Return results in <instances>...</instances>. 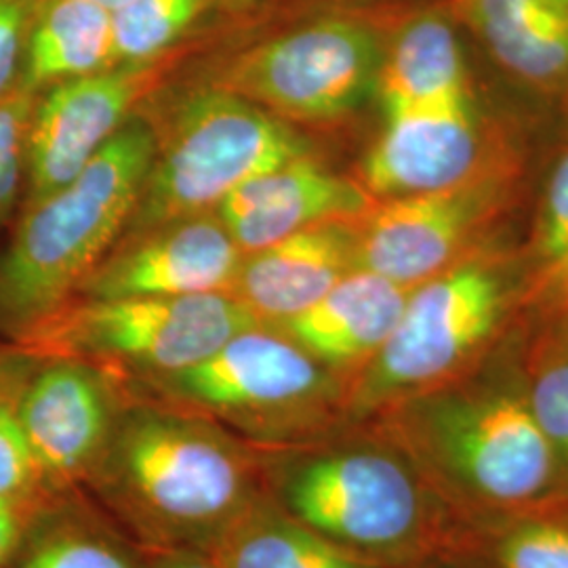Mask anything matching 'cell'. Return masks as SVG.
<instances>
[{"instance_id":"obj_1","label":"cell","mask_w":568,"mask_h":568,"mask_svg":"<svg viewBox=\"0 0 568 568\" xmlns=\"http://www.w3.org/2000/svg\"><path fill=\"white\" fill-rule=\"evenodd\" d=\"M478 368L365 424L405 450L464 525L565 508L568 471L530 410L520 365L487 377Z\"/></svg>"},{"instance_id":"obj_2","label":"cell","mask_w":568,"mask_h":568,"mask_svg":"<svg viewBox=\"0 0 568 568\" xmlns=\"http://www.w3.org/2000/svg\"><path fill=\"white\" fill-rule=\"evenodd\" d=\"M265 495L335 546L392 568L450 554L464 523L403 448L371 424L262 450Z\"/></svg>"},{"instance_id":"obj_3","label":"cell","mask_w":568,"mask_h":568,"mask_svg":"<svg viewBox=\"0 0 568 568\" xmlns=\"http://www.w3.org/2000/svg\"><path fill=\"white\" fill-rule=\"evenodd\" d=\"M91 483L143 544L206 551L264 493L262 450L224 427L171 410H138L114 426Z\"/></svg>"},{"instance_id":"obj_4","label":"cell","mask_w":568,"mask_h":568,"mask_svg":"<svg viewBox=\"0 0 568 568\" xmlns=\"http://www.w3.org/2000/svg\"><path fill=\"white\" fill-rule=\"evenodd\" d=\"M156 133L129 121L72 182L28 204L0 262V307L26 326L68 304L133 217Z\"/></svg>"},{"instance_id":"obj_5","label":"cell","mask_w":568,"mask_h":568,"mask_svg":"<svg viewBox=\"0 0 568 568\" xmlns=\"http://www.w3.org/2000/svg\"><path fill=\"white\" fill-rule=\"evenodd\" d=\"M335 2L272 16V28L225 58L209 87L284 122L339 121L375 93L387 13Z\"/></svg>"},{"instance_id":"obj_6","label":"cell","mask_w":568,"mask_h":568,"mask_svg":"<svg viewBox=\"0 0 568 568\" xmlns=\"http://www.w3.org/2000/svg\"><path fill=\"white\" fill-rule=\"evenodd\" d=\"M520 297L508 272L485 257H466L413 286L386 344L345 379V424H365L483 365Z\"/></svg>"},{"instance_id":"obj_7","label":"cell","mask_w":568,"mask_h":568,"mask_svg":"<svg viewBox=\"0 0 568 568\" xmlns=\"http://www.w3.org/2000/svg\"><path fill=\"white\" fill-rule=\"evenodd\" d=\"M192 413L260 450L318 440L345 424V379L272 326L236 333L201 363L154 377Z\"/></svg>"},{"instance_id":"obj_8","label":"cell","mask_w":568,"mask_h":568,"mask_svg":"<svg viewBox=\"0 0 568 568\" xmlns=\"http://www.w3.org/2000/svg\"><path fill=\"white\" fill-rule=\"evenodd\" d=\"M288 122L215 87L180 105L143 185L133 232L204 215L239 185L307 156Z\"/></svg>"},{"instance_id":"obj_9","label":"cell","mask_w":568,"mask_h":568,"mask_svg":"<svg viewBox=\"0 0 568 568\" xmlns=\"http://www.w3.org/2000/svg\"><path fill=\"white\" fill-rule=\"evenodd\" d=\"M262 325L234 295L112 297L61 305L26 326L34 349L103 358L163 377L201 363L244 328Z\"/></svg>"},{"instance_id":"obj_10","label":"cell","mask_w":568,"mask_h":568,"mask_svg":"<svg viewBox=\"0 0 568 568\" xmlns=\"http://www.w3.org/2000/svg\"><path fill=\"white\" fill-rule=\"evenodd\" d=\"M508 196L509 173L497 163L445 190L375 201L354 220V270L413 288L466 260Z\"/></svg>"},{"instance_id":"obj_11","label":"cell","mask_w":568,"mask_h":568,"mask_svg":"<svg viewBox=\"0 0 568 568\" xmlns=\"http://www.w3.org/2000/svg\"><path fill=\"white\" fill-rule=\"evenodd\" d=\"M175 53L152 63H121L42 89L47 93L34 103L28 129V204L72 182L91 163L129 122L145 91L161 81Z\"/></svg>"},{"instance_id":"obj_12","label":"cell","mask_w":568,"mask_h":568,"mask_svg":"<svg viewBox=\"0 0 568 568\" xmlns=\"http://www.w3.org/2000/svg\"><path fill=\"white\" fill-rule=\"evenodd\" d=\"M244 253L222 220L196 215L135 234L81 284L84 300L230 293Z\"/></svg>"},{"instance_id":"obj_13","label":"cell","mask_w":568,"mask_h":568,"mask_svg":"<svg viewBox=\"0 0 568 568\" xmlns=\"http://www.w3.org/2000/svg\"><path fill=\"white\" fill-rule=\"evenodd\" d=\"M474 102L427 105L387 116L361 166V185L375 201L426 194L490 169Z\"/></svg>"},{"instance_id":"obj_14","label":"cell","mask_w":568,"mask_h":568,"mask_svg":"<svg viewBox=\"0 0 568 568\" xmlns=\"http://www.w3.org/2000/svg\"><path fill=\"white\" fill-rule=\"evenodd\" d=\"M18 413L42 480L51 485L89 478L116 426L102 382L74 358L34 371L18 396Z\"/></svg>"},{"instance_id":"obj_15","label":"cell","mask_w":568,"mask_h":568,"mask_svg":"<svg viewBox=\"0 0 568 568\" xmlns=\"http://www.w3.org/2000/svg\"><path fill=\"white\" fill-rule=\"evenodd\" d=\"M464 26L450 0L413 2L387 13L375 93L384 116L474 102Z\"/></svg>"},{"instance_id":"obj_16","label":"cell","mask_w":568,"mask_h":568,"mask_svg":"<svg viewBox=\"0 0 568 568\" xmlns=\"http://www.w3.org/2000/svg\"><path fill=\"white\" fill-rule=\"evenodd\" d=\"M373 203L361 183L331 173L307 154L239 185L215 211L246 255L305 227L358 217Z\"/></svg>"},{"instance_id":"obj_17","label":"cell","mask_w":568,"mask_h":568,"mask_svg":"<svg viewBox=\"0 0 568 568\" xmlns=\"http://www.w3.org/2000/svg\"><path fill=\"white\" fill-rule=\"evenodd\" d=\"M354 220L312 225L246 253L230 295L265 326L302 314L354 270Z\"/></svg>"},{"instance_id":"obj_18","label":"cell","mask_w":568,"mask_h":568,"mask_svg":"<svg viewBox=\"0 0 568 568\" xmlns=\"http://www.w3.org/2000/svg\"><path fill=\"white\" fill-rule=\"evenodd\" d=\"M408 293L410 286L352 270L312 307L272 328L347 379L386 344Z\"/></svg>"},{"instance_id":"obj_19","label":"cell","mask_w":568,"mask_h":568,"mask_svg":"<svg viewBox=\"0 0 568 568\" xmlns=\"http://www.w3.org/2000/svg\"><path fill=\"white\" fill-rule=\"evenodd\" d=\"M474 41L509 77L535 89L568 87V0H450Z\"/></svg>"},{"instance_id":"obj_20","label":"cell","mask_w":568,"mask_h":568,"mask_svg":"<svg viewBox=\"0 0 568 568\" xmlns=\"http://www.w3.org/2000/svg\"><path fill=\"white\" fill-rule=\"evenodd\" d=\"M121 65L112 11L91 0H41L32 21L21 87L42 91Z\"/></svg>"},{"instance_id":"obj_21","label":"cell","mask_w":568,"mask_h":568,"mask_svg":"<svg viewBox=\"0 0 568 568\" xmlns=\"http://www.w3.org/2000/svg\"><path fill=\"white\" fill-rule=\"evenodd\" d=\"M222 568H392L335 546L262 493L211 551Z\"/></svg>"},{"instance_id":"obj_22","label":"cell","mask_w":568,"mask_h":568,"mask_svg":"<svg viewBox=\"0 0 568 568\" xmlns=\"http://www.w3.org/2000/svg\"><path fill=\"white\" fill-rule=\"evenodd\" d=\"M455 554L471 568H568V506L469 523Z\"/></svg>"},{"instance_id":"obj_23","label":"cell","mask_w":568,"mask_h":568,"mask_svg":"<svg viewBox=\"0 0 568 568\" xmlns=\"http://www.w3.org/2000/svg\"><path fill=\"white\" fill-rule=\"evenodd\" d=\"M520 373L530 410L568 471V318L539 321Z\"/></svg>"},{"instance_id":"obj_24","label":"cell","mask_w":568,"mask_h":568,"mask_svg":"<svg viewBox=\"0 0 568 568\" xmlns=\"http://www.w3.org/2000/svg\"><path fill=\"white\" fill-rule=\"evenodd\" d=\"M215 0H122L112 9L119 63H152L182 49Z\"/></svg>"},{"instance_id":"obj_25","label":"cell","mask_w":568,"mask_h":568,"mask_svg":"<svg viewBox=\"0 0 568 568\" xmlns=\"http://www.w3.org/2000/svg\"><path fill=\"white\" fill-rule=\"evenodd\" d=\"M16 568H140L126 546L87 525H65L37 541Z\"/></svg>"},{"instance_id":"obj_26","label":"cell","mask_w":568,"mask_h":568,"mask_svg":"<svg viewBox=\"0 0 568 568\" xmlns=\"http://www.w3.org/2000/svg\"><path fill=\"white\" fill-rule=\"evenodd\" d=\"M37 91L16 89L0 100V217L18 199L28 159V129Z\"/></svg>"},{"instance_id":"obj_27","label":"cell","mask_w":568,"mask_h":568,"mask_svg":"<svg viewBox=\"0 0 568 568\" xmlns=\"http://www.w3.org/2000/svg\"><path fill=\"white\" fill-rule=\"evenodd\" d=\"M42 480L18 413V398L0 405V501L26 504Z\"/></svg>"},{"instance_id":"obj_28","label":"cell","mask_w":568,"mask_h":568,"mask_svg":"<svg viewBox=\"0 0 568 568\" xmlns=\"http://www.w3.org/2000/svg\"><path fill=\"white\" fill-rule=\"evenodd\" d=\"M532 246L541 265L560 260L568 251V150L549 175Z\"/></svg>"},{"instance_id":"obj_29","label":"cell","mask_w":568,"mask_h":568,"mask_svg":"<svg viewBox=\"0 0 568 568\" xmlns=\"http://www.w3.org/2000/svg\"><path fill=\"white\" fill-rule=\"evenodd\" d=\"M41 0H0V100L21 87L26 49Z\"/></svg>"},{"instance_id":"obj_30","label":"cell","mask_w":568,"mask_h":568,"mask_svg":"<svg viewBox=\"0 0 568 568\" xmlns=\"http://www.w3.org/2000/svg\"><path fill=\"white\" fill-rule=\"evenodd\" d=\"M523 305L539 321L568 318V251L551 264L539 265L537 276L523 293Z\"/></svg>"},{"instance_id":"obj_31","label":"cell","mask_w":568,"mask_h":568,"mask_svg":"<svg viewBox=\"0 0 568 568\" xmlns=\"http://www.w3.org/2000/svg\"><path fill=\"white\" fill-rule=\"evenodd\" d=\"M34 373V356L26 349L0 347V405L18 398Z\"/></svg>"},{"instance_id":"obj_32","label":"cell","mask_w":568,"mask_h":568,"mask_svg":"<svg viewBox=\"0 0 568 568\" xmlns=\"http://www.w3.org/2000/svg\"><path fill=\"white\" fill-rule=\"evenodd\" d=\"M26 504L0 501V568H9L26 532Z\"/></svg>"},{"instance_id":"obj_33","label":"cell","mask_w":568,"mask_h":568,"mask_svg":"<svg viewBox=\"0 0 568 568\" xmlns=\"http://www.w3.org/2000/svg\"><path fill=\"white\" fill-rule=\"evenodd\" d=\"M314 2H335V0H215L217 13L234 21L255 20L276 11H284L300 4ZM337 4V2H335Z\"/></svg>"},{"instance_id":"obj_34","label":"cell","mask_w":568,"mask_h":568,"mask_svg":"<svg viewBox=\"0 0 568 568\" xmlns=\"http://www.w3.org/2000/svg\"><path fill=\"white\" fill-rule=\"evenodd\" d=\"M156 568H222L211 554L206 551H192V549H180L169 551L161 558Z\"/></svg>"},{"instance_id":"obj_35","label":"cell","mask_w":568,"mask_h":568,"mask_svg":"<svg viewBox=\"0 0 568 568\" xmlns=\"http://www.w3.org/2000/svg\"><path fill=\"white\" fill-rule=\"evenodd\" d=\"M408 568H471V565L467 562L464 556L450 551V554H440V556H434L429 560H424L419 565H413Z\"/></svg>"},{"instance_id":"obj_36","label":"cell","mask_w":568,"mask_h":568,"mask_svg":"<svg viewBox=\"0 0 568 568\" xmlns=\"http://www.w3.org/2000/svg\"><path fill=\"white\" fill-rule=\"evenodd\" d=\"M335 2H337V4H347V7H361L358 2H371V0H335ZM379 2H384L386 9H396V7H389V4H387L389 0H379ZM396 4H403V7H405V0H396ZM361 9H363V7H361Z\"/></svg>"},{"instance_id":"obj_37","label":"cell","mask_w":568,"mask_h":568,"mask_svg":"<svg viewBox=\"0 0 568 568\" xmlns=\"http://www.w3.org/2000/svg\"><path fill=\"white\" fill-rule=\"evenodd\" d=\"M91 2H98V4H102V7L112 11L116 4H121L122 0H91Z\"/></svg>"},{"instance_id":"obj_38","label":"cell","mask_w":568,"mask_h":568,"mask_svg":"<svg viewBox=\"0 0 568 568\" xmlns=\"http://www.w3.org/2000/svg\"><path fill=\"white\" fill-rule=\"evenodd\" d=\"M565 91H567V119H568V87H567V89H565Z\"/></svg>"}]
</instances>
